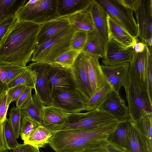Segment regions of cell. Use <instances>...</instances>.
I'll use <instances>...</instances> for the list:
<instances>
[{"mask_svg":"<svg viewBox=\"0 0 152 152\" xmlns=\"http://www.w3.org/2000/svg\"><path fill=\"white\" fill-rule=\"evenodd\" d=\"M148 142L150 152H152V113L146 115L134 122Z\"/></svg>","mask_w":152,"mask_h":152,"instance_id":"1f68e13d","label":"cell"},{"mask_svg":"<svg viewBox=\"0 0 152 152\" xmlns=\"http://www.w3.org/2000/svg\"><path fill=\"white\" fill-rule=\"evenodd\" d=\"M7 76V73L6 71L0 66V79L5 84L6 81Z\"/></svg>","mask_w":152,"mask_h":152,"instance_id":"681fc988","label":"cell"},{"mask_svg":"<svg viewBox=\"0 0 152 152\" xmlns=\"http://www.w3.org/2000/svg\"><path fill=\"white\" fill-rule=\"evenodd\" d=\"M9 104L7 101V91L0 95V121L3 123L7 118Z\"/></svg>","mask_w":152,"mask_h":152,"instance_id":"60d3db41","label":"cell"},{"mask_svg":"<svg viewBox=\"0 0 152 152\" xmlns=\"http://www.w3.org/2000/svg\"><path fill=\"white\" fill-rule=\"evenodd\" d=\"M53 135V133L43 126H40L30 134L24 143L39 148H43L48 144L49 139Z\"/></svg>","mask_w":152,"mask_h":152,"instance_id":"83f0119b","label":"cell"},{"mask_svg":"<svg viewBox=\"0 0 152 152\" xmlns=\"http://www.w3.org/2000/svg\"><path fill=\"white\" fill-rule=\"evenodd\" d=\"M9 149L7 148L3 150H0V152H9Z\"/></svg>","mask_w":152,"mask_h":152,"instance_id":"f5cc1de1","label":"cell"},{"mask_svg":"<svg viewBox=\"0 0 152 152\" xmlns=\"http://www.w3.org/2000/svg\"><path fill=\"white\" fill-rule=\"evenodd\" d=\"M97 108L112 116L118 122L130 118L129 109L125 100L113 91Z\"/></svg>","mask_w":152,"mask_h":152,"instance_id":"5bb4252c","label":"cell"},{"mask_svg":"<svg viewBox=\"0 0 152 152\" xmlns=\"http://www.w3.org/2000/svg\"><path fill=\"white\" fill-rule=\"evenodd\" d=\"M75 29L71 26L54 37L37 46L31 61L53 64L55 60L70 49V42Z\"/></svg>","mask_w":152,"mask_h":152,"instance_id":"5b68a950","label":"cell"},{"mask_svg":"<svg viewBox=\"0 0 152 152\" xmlns=\"http://www.w3.org/2000/svg\"><path fill=\"white\" fill-rule=\"evenodd\" d=\"M88 32L75 30L70 42V49L81 51L87 40Z\"/></svg>","mask_w":152,"mask_h":152,"instance_id":"d590c367","label":"cell"},{"mask_svg":"<svg viewBox=\"0 0 152 152\" xmlns=\"http://www.w3.org/2000/svg\"><path fill=\"white\" fill-rule=\"evenodd\" d=\"M130 118L136 122L143 116L152 113V98L130 66L124 84Z\"/></svg>","mask_w":152,"mask_h":152,"instance_id":"3957f363","label":"cell"},{"mask_svg":"<svg viewBox=\"0 0 152 152\" xmlns=\"http://www.w3.org/2000/svg\"><path fill=\"white\" fill-rule=\"evenodd\" d=\"M92 0H57L56 12L59 17H64L80 11L88 12Z\"/></svg>","mask_w":152,"mask_h":152,"instance_id":"44dd1931","label":"cell"},{"mask_svg":"<svg viewBox=\"0 0 152 152\" xmlns=\"http://www.w3.org/2000/svg\"><path fill=\"white\" fill-rule=\"evenodd\" d=\"M3 123L0 121V150H3L7 148L3 135Z\"/></svg>","mask_w":152,"mask_h":152,"instance_id":"bcb514c9","label":"cell"},{"mask_svg":"<svg viewBox=\"0 0 152 152\" xmlns=\"http://www.w3.org/2000/svg\"><path fill=\"white\" fill-rule=\"evenodd\" d=\"M64 17L67 19L70 26L75 30L87 32L94 31L91 15L87 12H79Z\"/></svg>","mask_w":152,"mask_h":152,"instance_id":"4316f807","label":"cell"},{"mask_svg":"<svg viewBox=\"0 0 152 152\" xmlns=\"http://www.w3.org/2000/svg\"><path fill=\"white\" fill-rule=\"evenodd\" d=\"M151 54H152V46L146 45L143 52L136 53L134 52L129 62L130 66L147 90L146 72L149 58Z\"/></svg>","mask_w":152,"mask_h":152,"instance_id":"ffe728a7","label":"cell"},{"mask_svg":"<svg viewBox=\"0 0 152 152\" xmlns=\"http://www.w3.org/2000/svg\"><path fill=\"white\" fill-rule=\"evenodd\" d=\"M17 21L15 15L9 17L0 22V44L5 36Z\"/></svg>","mask_w":152,"mask_h":152,"instance_id":"f35d334b","label":"cell"},{"mask_svg":"<svg viewBox=\"0 0 152 152\" xmlns=\"http://www.w3.org/2000/svg\"><path fill=\"white\" fill-rule=\"evenodd\" d=\"M118 1L123 5L135 12L140 6L142 0H118Z\"/></svg>","mask_w":152,"mask_h":152,"instance_id":"ee69618b","label":"cell"},{"mask_svg":"<svg viewBox=\"0 0 152 152\" xmlns=\"http://www.w3.org/2000/svg\"><path fill=\"white\" fill-rule=\"evenodd\" d=\"M102 71L106 82L113 91L119 94L121 88L123 86L130 67L129 63L112 66L101 65Z\"/></svg>","mask_w":152,"mask_h":152,"instance_id":"9a60e30c","label":"cell"},{"mask_svg":"<svg viewBox=\"0 0 152 152\" xmlns=\"http://www.w3.org/2000/svg\"><path fill=\"white\" fill-rule=\"evenodd\" d=\"M43 106L37 93L35 91L20 109L23 115L29 117L43 126Z\"/></svg>","mask_w":152,"mask_h":152,"instance_id":"d4e9b609","label":"cell"},{"mask_svg":"<svg viewBox=\"0 0 152 152\" xmlns=\"http://www.w3.org/2000/svg\"><path fill=\"white\" fill-rule=\"evenodd\" d=\"M12 152H40L39 148L31 145L19 144Z\"/></svg>","mask_w":152,"mask_h":152,"instance_id":"f6af8a7d","label":"cell"},{"mask_svg":"<svg viewBox=\"0 0 152 152\" xmlns=\"http://www.w3.org/2000/svg\"><path fill=\"white\" fill-rule=\"evenodd\" d=\"M33 89L30 87H26L18 98L16 101V107L21 108L28 99L32 94Z\"/></svg>","mask_w":152,"mask_h":152,"instance_id":"7bdbcfd3","label":"cell"},{"mask_svg":"<svg viewBox=\"0 0 152 152\" xmlns=\"http://www.w3.org/2000/svg\"><path fill=\"white\" fill-rule=\"evenodd\" d=\"M107 15L132 37L138 39V28L133 11L126 7L118 0H94Z\"/></svg>","mask_w":152,"mask_h":152,"instance_id":"52a82bcc","label":"cell"},{"mask_svg":"<svg viewBox=\"0 0 152 152\" xmlns=\"http://www.w3.org/2000/svg\"><path fill=\"white\" fill-rule=\"evenodd\" d=\"M7 73L6 84L7 85L19 75L26 68L19 66L0 65Z\"/></svg>","mask_w":152,"mask_h":152,"instance_id":"74e56055","label":"cell"},{"mask_svg":"<svg viewBox=\"0 0 152 152\" xmlns=\"http://www.w3.org/2000/svg\"><path fill=\"white\" fill-rule=\"evenodd\" d=\"M27 1V0H0V22L15 15Z\"/></svg>","mask_w":152,"mask_h":152,"instance_id":"f546056e","label":"cell"},{"mask_svg":"<svg viewBox=\"0 0 152 152\" xmlns=\"http://www.w3.org/2000/svg\"><path fill=\"white\" fill-rule=\"evenodd\" d=\"M85 54L87 60L89 81L93 94L104 86L106 82L103 75L99 59Z\"/></svg>","mask_w":152,"mask_h":152,"instance_id":"603a6c76","label":"cell"},{"mask_svg":"<svg viewBox=\"0 0 152 152\" xmlns=\"http://www.w3.org/2000/svg\"><path fill=\"white\" fill-rule=\"evenodd\" d=\"M105 42L95 31L88 32L86 42L81 52L98 59L103 58Z\"/></svg>","mask_w":152,"mask_h":152,"instance_id":"cb8c5ba5","label":"cell"},{"mask_svg":"<svg viewBox=\"0 0 152 152\" xmlns=\"http://www.w3.org/2000/svg\"><path fill=\"white\" fill-rule=\"evenodd\" d=\"M9 115L8 119L17 139L20 136L21 120L23 116V113L20 108L13 106L10 109Z\"/></svg>","mask_w":152,"mask_h":152,"instance_id":"8d00e7d4","label":"cell"},{"mask_svg":"<svg viewBox=\"0 0 152 152\" xmlns=\"http://www.w3.org/2000/svg\"><path fill=\"white\" fill-rule=\"evenodd\" d=\"M135 13L138 37L141 42L152 46V0H142L140 6Z\"/></svg>","mask_w":152,"mask_h":152,"instance_id":"8fae6325","label":"cell"},{"mask_svg":"<svg viewBox=\"0 0 152 152\" xmlns=\"http://www.w3.org/2000/svg\"><path fill=\"white\" fill-rule=\"evenodd\" d=\"M28 66L36 74L37 80L34 90L37 93L43 105H52V99L48 81L49 64L32 62Z\"/></svg>","mask_w":152,"mask_h":152,"instance_id":"4fadbf2b","label":"cell"},{"mask_svg":"<svg viewBox=\"0 0 152 152\" xmlns=\"http://www.w3.org/2000/svg\"><path fill=\"white\" fill-rule=\"evenodd\" d=\"M8 89L7 85L2 82L0 79V95Z\"/></svg>","mask_w":152,"mask_h":152,"instance_id":"f907efd6","label":"cell"},{"mask_svg":"<svg viewBox=\"0 0 152 152\" xmlns=\"http://www.w3.org/2000/svg\"><path fill=\"white\" fill-rule=\"evenodd\" d=\"M106 151L104 149H96L90 150L86 152H106Z\"/></svg>","mask_w":152,"mask_h":152,"instance_id":"816d5d0a","label":"cell"},{"mask_svg":"<svg viewBox=\"0 0 152 152\" xmlns=\"http://www.w3.org/2000/svg\"><path fill=\"white\" fill-rule=\"evenodd\" d=\"M3 133L7 148L13 150L19 144L8 118L3 123Z\"/></svg>","mask_w":152,"mask_h":152,"instance_id":"d6a6232c","label":"cell"},{"mask_svg":"<svg viewBox=\"0 0 152 152\" xmlns=\"http://www.w3.org/2000/svg\"><path fill=\"white\" fill-rule=\"evenodd\" d=\"M68 113L53 105L43 106V126L53 133Z\"/></svg>","mask_w":152,"mask_h":152,"instance_id":"7402d4cb","label":"cell"},{"mask_svg":"<svg viewBox=\"0 0 152 152\" xmlns=\"http://www.w3.org/2000/svg\"><path fill=\"white\" fill-rule=\"evenodd\" d=\"M123 150L125 152H150L146 137L133 121L127 132Z\"/></svg>","mask_w":152,"mask_h":152,"instance_id":"e0dca14e","label":"cell"},{"mask_svg":"<svg viewBox=\"0 0 152 152\" xmlns=\"http://www.w3.org/2000/svg\"><path fill=\"white\" fill-rule=\"evenodd\" d=\"M52 98V105L68 113L83 111L87 101L77 89L58 91Z\"/></svg>","mask_w":152,"mask_h":152,"instance_id":"9c48e42d","label":"cell"},{"mask_svg":"<svg viewBox=\"0 0 152 152\" xmlns=\"http://www.w3.org/2000/svg\"><path fill=\"white\" fill-rule=\"evenodd\" d=\"M70 26L69 21L66 17H59L40 25L37 36L36 46Z\"/></svg>","mask_w":152,"mask_h":152,"instance_id":"2e32d148","label":"cell"},{"mask_svg":"<svg viewBox=\"0 0 152 152\" xmlns=\"http://www.w3.org/2000/svg\"><path fill=\"white\" fill-rule=\"evenodd\" d=\"M36 80L35 72L28 66L19 75L7 85L8 89L15 86L23 85L35 90Z\"/></svg>","mask_w":152,"mask_h":152,"instance_id":"f1b7e54d","label":"cell"},{"mask_svg":"<svg viewBox=\"0 0 152 152\" xmlns=\"http://www.w3.org/2000/svg\"><path fill=\"white\" fill-rule=\"evenodd\" d=\"M133 121L130 118L118 122L115 129L108 136L107 142L117 147L124 150L126 135Z\"/></svg>","mask_w":152,"mask_h":152,"instance_id":"484cf974","label":"cell"},{"mask_svg":"<svg viewBox=\"0 0 152 152\" xmlns=\"http://www.w3.org/2000/svg\"><path fill=\"white\" fill-rule=\"evenodd\" d=\"M105 150L107 152H125L123 150L109 143L106 147Z\"/></svg>","mask_w":152,"mask_h":152,"instance_id":"c3c4849f","label":"cell"},{"mask_svg":"<svg viewBox=\"0 0 152 152\" xmlns=\"http://www.w3.org/2000/svg\"><path fill=\"white\" fill-rule=\"evenodd\" d=\"M114 118L98 108L85 113H68L54 132L96 128L118 123Z\"/></svg>","mask_w":152,"mask_h":152,"instance_id":"277c9868","label":"cell"},{"mask_svg":"<svg viewBox=\"0 0 152 152\" xmlns=\"http://www.w3.org/2000/svg\"><path fill=\"white\" fill-rule=\"evenodd\" d=\"M77 89L88 101L93 94L89 81L85 54L81 52L71 67Z\"/></svg>","mask_w":152,"mask_h":152,"instance_id":"30bf717a","label":"cell"},{"mask_svg":"<svg viewBox=\"0 0 152 152\" xmlns=\"http://www.w3.org/2000/svg\"><path fill=\"white\" fill-rule=\"evenodd\" d=\"M57 0H30L16 14L17 21L41 25L59 18L56 12Z\"/></svg>","mask_w":152,"mask_h":152,"instance_id":"8992f818","label":"cell"},{"mask_svg":"<svg viewBox=\"0 0 152 152\" xmlns=\"http://www.w3.org/2000/svg\"><path fill=\"white\" fill-rule=\"evenodd\" d=\"M48 64L49 69L48 81L52 98L58 91L77 89L71 68L63 67L55 64Z\"/></svg>","mask_w":152,"mask_h":152,"instance_id":"ba28073f","label":"cell"},{"mask_svg":"<svg viewBox=\"0 0 152 152\" xmlns=\"http://www.w3.org/2000/svg\"><path fill=\"white\" fill-rule=\"evenodd\" d=\"M81 51L70 49L56 58L53 64L60 66L71 68Z\"/></svg>","mask_w":152,"mask_h":152,"instance_id":"e575fe53","label":"cell"},{"mask_svg":"<svg viewBox=\"0 0 152 152\" xmlns=\"http://www.w3.org/2000/svg\"><path fill=\"white\" fill-rule=\"evenodd\" d=\"M152 54L149 57L146 72V79L147 90L150 96L152 97Z\"/></svg>","mask_w":152,"mask_h":152,"instance_id":"b9f144b4","label":"cell"},{"mask_svg":"<svg viewBox=\"0 0 152 152\" xmlns=\"http://www.w3.org/2000/svg\"><path fill=\"white\" fill-rule=\"evenodd\" d=\"M112 91L110 86L106 82L101 88L93 94L87 101L83 111H88L97 109Z\"/></svg>","mask_w":152,"mask_h":152,"instance_id":"4dcf8cb0","label":"cell"},{"mask_svg":"<svg viewBox=\"0 0 152 152\" xmlns=\"http://www.w3.org/2000/svg\"><path fill=\"white\" fill-rule=\"evenodd\" d=\"M134 53L132 48H126L115 41L109 39L105 44L102 62L103 65L108 66L129 63Z\"/></svg>","mask_w":152,"mask_h":152,"instance_id":"7c38bea8","label":"cell"},{"mask_svg":"<svg viewBox=\"0 0 152 152\" xmlns=\"http://www.w3.org/2000/svg\"><path fill=\"white\" fill-rule=\"evenodd\" d=\"M42 125L38 122L27 116L23 115L21 120L20 136L24 141L35 129Z\"/></svg>","mask_w":152,"mask_h":152,"instance_id":"836d02e7","label":"cell"},{"mask_svg":"<svg viewBox=\"0 0 152 152\" xmlns=\"http://www.w3.org/2000/svg\"><path fill=\"white\" fill-rule=\"evenodd\" d=\"M146 45L142 42H137L134 48V52L136 53L143 52L145 50Z\"/></svg>","mask_w":152,"mask_h":152,"instance_id":"7dc6e473","label":"cell"},{"mask_svg":"<svg viewBox=\"0 0 152 152\" xmlns=\"http://www.w3.org/2000/svg\"><path fill=\"white\" fill-rule=\"evenodd\" d=\"M118 123L91 129L56 132L50 139L48 144L55 152L105 150L109 144L107 137Z\"/></svg>","mask_w":152,"mask_h":152,"instance_id":"7a4b0ae2","label":"cell"},{"mask_svg":"<svg viewBox=\"0 0 152 152\" xmlns=\"http://www.w3.org/2000/svg\"><path fill=\"white\" fill-rule=\"evenodd\" d=\"M108 40L112 39L126 48L133 49L138 39L132 37L114 20L107 15Z\"/></svg>","mask_w":152,"mask_h":152,"instance_id":"ac0fdd59","label":"cell"},{"mask_svg":"<svg viewBox=\"0 0 152 152\" xmlns=\"http://www.w3.org/2000/svg\"><path fill=\"white\" fill-rule=\"evenodd\" d=\"M26 87L23 85H20L8 89L7 91L8 103L10 104L12 102L16 101Z\"/></svg>","mask_w":152,"mask_h":152,"instance_id":"ab89813d","label":"cell"},{"mask_svg":"<svg viewBox=\"0 0 152 152\" xmlns=\"http://www.w3.org/2000/svg\"><path fill=\"white\" fill-rule=\"evenodd\" d=\"M40 26L17 21L0 44V65L26 66L36 46Z\"/></svg>","mask_w":152,"mask_h":152,"instance_id":"6da1fadb","label":"cell"},{"mask_svg":"<svg viewBox=\"0 0 152 152\" xmlns=\"http://www.w3.org/2000/svg\"><path fill=\"white\" fill-rule=\"evenodd\" d=\"M87 12L91 15L94 30L106 43L108 41L107 14L94 0Z\"/></svg>","mask_w":152,"mask_h":152,"instance_id":"d6986e66","label":"cell"}]
</instances>
